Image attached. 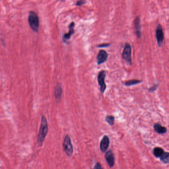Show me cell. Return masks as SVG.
I'll list each match as a JSON object with an SVG mask.
<instances>
[{"label":"cell","instance_id":"20","mask_svg":"<svg viewBox=\"0 0 169 169\" xmlns=\"http://www.w3.org/2000/svg\"><path fill=\"white\" fill-rule=\"evenodd\" d=\"M93 169H103L101 167V164L100 163L97 162L95 164V166L93 167Z\"/></svg>","mask_w":169,"mask_h":169},{"label":"cell","instance_id":"2","mask_svg":"<svg viewBox=\"0 0 169 169\" xmlns=\"http://www.w3.org/2000/svg\"><path fill=\"white\" fill-rule=\"evenodd\" d=\"M28 22L32 30L35 32H38L40 26L39 19L37 15L33 11L30 12L28 16Z\"/></svg>","mask_w":169,"mask_h":169},{"label":"cell","instance_id":"21","mask_svg":"<svg viewBox=\"0 0 169 169\" xmlns=\"http://www.w3.org/2000/svg\"><path fill=\"white\" fill-rule=\"evenodd\" d=\"M85 1L84 0H79L76 3V5L78 6H81L85 4Z\"/></svg>","mask_w":169,"mask_h":169},{"label":"cell","instance_id":"4","mask_svg":"<svg viewBox=\"0 0 169 169\" xmlns=\"http://www.w3.org/2000/svg\"><path fill=\"white\" fill-rule=\"evenodd\" d=\"M122 57L128 64L132 65V47L129 43H126L123 52Z\"/></svg>","mask_w":169,"mask_h":169},{"label":"cell","instance_id":"3","mask_svg":"<svg viewBox=\"0 0 169 169\" xmlns=\"http://www.w3.org/2000/svg\"><path fill=\"white\" fill-rule=\"evenodd\" d=\"M63 148L66 154L68 156H71L73 153V147L69 136L67 134L64 137L63 143Z\"/></svg>","mask_w":169,"mask_h":169},{"label":"cell","instance_id":"13","mask_svg":"<svg viewBox=\"0 0 169 169\" xmlns=\"http://www.w3.org/2000/svg\"><path fill=\"white\" fill-rule=\"evenodd\" d=\"M63 93V89L60 84L56 85V89H55V94L56 99L57 101H59L61 97V95Z\"/></svg>","mask_w":169,"mask_h":169},{"label":"cell","instance_id":"18","mask_svg":"<svg viewBox=\"0 0 169 169\" xmlns=\"http://www.w3.org/2000/svg\"><path fill=\"white\" fill-rule=\"evenodd\" d=\"M158 87V84H155L152 87H150L149 89V91L150 92H154L157 90V88Z\"/></svg>","mask_w":169,"mask_h":169},{"label":"cell","instance_id":"19","mask_svg":"<svg viewBox=\"0 0 169 169\" xmlns=\"http://www.w3.org/2000/svg\"><path fill=\"white\" fill-rule=\"evenodd\" d=\"M110 46V44H108V43H105V44H100L97 46L98 48H106Z\"/></svg>","mask_w":169,"mask_h":169},{"label":"cell","instance_id":"8","mask_svg":"<svg viewBox=\"0 0 169 169\" xmlns=\"http://www.w3.org/2000/svg\"><path fill=\"white\" fill-rule=\"evenodd\" d=\"M108 53H107L104 50L102 49L99 51V53L96 57L97 64L100 65L105 63L108 59Z\"/></svg>","mask_w":169,"mask_h":169},{"label":"cell","instance_id":"5","mask_svg":"<svg viewBox=\"0 0 169 169\" xmlns=\"http://www.w3.org/2000/svg\"><path fill=\"white\" fill-rule=\"evenodd\" d=\"M106 77V72L104 70H101L99 72L97 76V81L100 87V91L102 93H104L106 86L105 83V79Z\"/></svg>","mask_w":169,"mask_h":169},{"label":"cell","instance_id":"12","mask_svg":"<svg viewBox=\"0 0 169 169\" xmlns=\"http://www.w3.org/2000/svg\"><path fill=\"white\" fill-rule=\"evenodd\" d=\"M154 129L156 133L159 134H164L166 133L167 130V128L161 125V124L159 123H156L154 125Z\"/></svg>","mask_w":169,"mask_h":169},{"label":"cell","instance_id":"1","mask_svg":"<svg viewBox=\"0 0 169 169\" xmlns=\"http://www.w3.org/2000/svg\"><path fill=\"white\" fill-rule=\"evenodd\" d=\"M48 124L47 119L45 116H42L41 122L40 125L39 134L38 135L37 141L39 147H41L44 140L45 139L48 132Z\"/></svg>","mask_w":169,"mask_h":169},{"label":"cell","instance_id":"22","mask_svg":"<svg viewBox=\"0 0 169 169\" xmlns=\"http://www.w3.org/2000/svg\"><path fill=\"white\" fill-rule=\"evenodd\" d=\"M62 1H63V0H62Z\"/></svg>","mask_w":169,"mask_h":169},{"label":"cell","instance_id":"6","mask_svg":"<svg viewBox=\"0 0 169 169\" xmlns=\"http://www.w3.org/2000/svg\"><path fill=\"white\" fill-rule=\"evenodd\" d=\"M156 38L157 44L159 47H162L164 41V33L162 27L160 25H159L156 28Z\"/></svg>","mask_w":169,"mask_h":169},{"label":"cell","instance_id":"11","mask_svg":"<svg viewBox=\"0 0 169 169\" xmlns=\"http://www.w3.org/2000/svg\"><path fill=\"white\" fill-rule=\"evenodd\" d=\"M74 22H72L71 23L69 26V32L63 35V39L64 42H66L67 40L70 39L71 36L74 33Z\"/></svg>","mask_w":169,"mask_h":169},{"label":"cell","instance_id":"17","mask_svg":"<svg viewBox=\"0 0 169 169\" xmlns=\"http://www.w3.org/2000/svg\"><path fill=\"white\" fill-rule=\"evenodd\" d=\"M115 118L112 115H107L105 117V121L110 126H113L114 124Z\"/></svg>","mask_w":169,"mask_h":169},{"label":"cell","instance_id":"15","mask_svg":"<svg viewBox=\"0 0 169 169\" xmlns=\"http://www.w3.org/2000/svg\"><path fill=\"white\" fill-rule=\"evenodd\" d=\"M160 160L166 164H169V153L167 152H164L163 154L160 157Z\"/></svg>","mask_w":169,"mask_h":169},{"label":"cell","instance_id":"10","mask_svg":"<svg viewBox=\"0 0 169 169\" xmlns=\"http://www.w3.org/2000/svg\"><path fill=\"white\" fill-rule=\"evenodd\" d=\"M134 30L137 37L140 39L142 36L141 32V26L140 24V19L137 16L135 19L134 21Z\"/></svg>","mask_w":169,"mask_h":169},{"label":"cell","instance_id":"16","mask_svg":"<svg viewBox=\"0 0 169 169\" xmlns=\"http://www.w3.org/2000/svg\"><path fill=\"white\" fill-rule=\"evenodd\" d=\"M141 82H142V81H141V80L133 79V80H129V81L125 82L124 83V84L126 86H130L134 85L136 84H140Z\"/></svg>","mask_w":169,"mask_h":169},{"label":"cell","instance_id":"9","mask_svg":"<svg viewBox=\"0 0 169 169\" xmlns=\"http://www.w3.org/2000/svg\"><path fill=\"white\" fill-rule=\"evenodd\" d=\"M105 160L110 168H112L115 164L114 156L111 150H108L105 155Z\"/></svg>","mask_w":169,"mask_h":169},{"label":"cell","instance_id":"7","mask_svg":"<svg viewBox=\"0 0 169 169\" xmlns=\"http://www.w3.org/2000/svg\"><path fill=\"white\" fill-rule=\"evenodd\" d=\"M110 144V140L107 135L103 136L100 143V149L102 152L104 153L106 151Z\"/></svg>","mask_w":169,"mask_h":169},{"label":"cell","instance_id":"14","mask_svg":"<svg viewBox=\"0 0 169 169\" xmlns=\"http://www.w3.org/2000/svg\"><path fill=\"white\" fill-rule=\"evenodd\" d=\"M164 152V150L160 147H156L153 149V154L156 157H160Z\"/></svg>","mask_w":169,"mask_h":169}]
</instances>
